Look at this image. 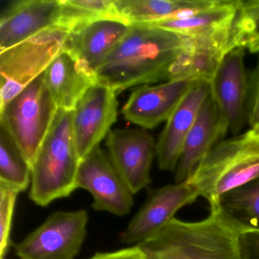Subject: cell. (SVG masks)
<instances>
[{"mask_svg":"<svg viewBox=\"0 0 259 259\" xmlns=\"http://www.w3.org/2000/svg\"><path fill=\"white\" fill-rule=\"evenodd\" d=\"M188 44V37L143 24L128 34L97 72L98 82L116 92L167 80L169 70Z\"/></svg>","mask_w":259,"mask_h":259,"instance_id":"obj_1","label":"cell"},{"mask_svg":"<svg viewBox=\"0 0 259 259\" xmlns=\"http://www.w3.org/2000/svg\"><path fill=\"white\" fill-rule=\"evenodd\" d=\"M238 236L210 213L197 222L174 218L136 246L144 259H239Z\"/></svg>","mask_w":259,"mask_h":259,"instance_id":"obj_2","label":"cell"},{"mask_svg":"<svg viewBox=\"0 0 259 259\" xmlns=\"http://www.w3.org/2000/svg\"><path fill=\"white\" fill-rule=\"evenodd\" d=\"M73 110L58 109L31 165V201L46 207L67 198L77 187L80 158L72 128Z\"/></svg>","mask_w":259,"mask_h":259,"instance_id":"obj_3","label":"cell"},{"mask_svg":"<svg viewBox=\"0 0 259 259\" xmlns=\"http://www.w3.org/2000/svg\"><path fill=\"white\" fill-rule=\"evenodd\" d=\"M258 177L259 134L249 130L220 142L186 182L212 205L226 192Z\"/></svg>","mask_w":259,"mask_h":259,"instance_id":"obj_4","label":"cell"},{"mask_svg":"<svg viewBox=\"0 0 259 259\" xmlns=\"http://www.w3.org/2000/svg\"><path fill=\"white\" fill-rule=\"evenodd\" d=\"M57 110L45 82V72L0 110V122L7 127L31 166Z\"/></svg>","mask_w":259,"mask_h":259,"instance_id":"obj_5","label":"cell"},{"mask_svg":"<svg viewBox=\"0 0 259 259\" xmlns=\"http://www.w3.org/2000/svg\"><path fill=\"white\" fill-rule=\"evenodd\" d=\"M89 213L58 210L16 245L21 259H74L85 240Z\"/></svg>","mask_w":259,"mask_h":259,"instance_id":"obj_6","label":"cell"},{"mask_svg":"<svg viewBox=\"0 0 259 259\" xmlns=\"http://www.w3.org/2000/svg\"><path fill=\"white\" fill-rule=\"evenodd\" d=\"M69 35L67 29L57 25L0 51L1 79L13 81L25 89L66 49Z\"/></svg>","mask_w":259,"mask_h":259,"instance_id":"obj_7","label":"cell"},{"mask_svg":"<svg viewBox=\"0 0 259 259\" xmlns=\"http://www.w3.org/2000/svg\"><path fill=\"white\" fill-rule=\"evenodd\" d=\"M77 187L92 194V207L95 210L124 217L134 205V194L101 146L81 159Z\"/></svg>","mask_w":259,"mask_h":259,"instance_id":"obj_8","label":"cell"},{"mask_svg":"<svg viewBox=\"0 0 259 259\" xmlns=\"http://www.w3.org/2000/svg\"><path fill=\"white\" fill-rule=\"evenodd\" d=\"M116 92L97 82L81 97L73 110L72 128L80 158H84L107 137L118 116Z\"/></svg>","mask_w":259,"mask_h":259,"instance_id":"obj_9","label":"cell"},{"mask_svg":"<svg viewBox=\"0 0 259 259\" xmlns=\"http://www.w3.org/2000/svg\"><path fill=\"white\" fill-rule=\"evenodd\" d=\"M156 145L144 128L111 130L106 138L109 157L134 195L151 183Z\"/></svg>","mask_w":259,"mask_h":259,"instance_id":"obj_10","label":"cell"},{"mask_svg":"<svg viewBox=\"0 0 259 259\" xmlns=\"http://www.w3.org/2000/svg\"><path fill=\"white\" fill-rule=\"evenodd\" d=\"M198 196V190L186 181L152 189L145 204L121 233V242L137 245L147 240L174 219L181 207L192 204Z\"/></svg>","mask_w":259,"mask_h":259,"instance_id":"obj_11","label":"cell"},{"mask_svg":"<svg viewBox=\"0 0 259 259\" xmlns=\"http://www.w3.org/2000/svg\"><path fill=\"white\" fill-rule=\"evenodd\" d=\"M245 49L235 48L226 54L210 81V96L228 122L229 130L238 134L247 120L249 83L244 64Z\"/></svg>","mask_w":259,"mask_h":259,"instance_id":"obj_12","label":"cell"},{"mask_svg":"<svg viewBox=\"0 0 259 259\" xmlns=\"http://www.w3.org/2000/svg\"><path fill=\"white\" fill-rule=\"evenodd\" d=\"M197 82L177 79L158 85L144 84L130 95L122 107V115L131 123L144 130H152L169 119Z\"/></svg>","mask_w":259,"mask_h":259,"instance_id":"obj_13","label":"cell"},{"mask_svg":"<svg viewBox=\"0 0 259 259\" xmlns=\"http://www.w3.org/2000/svg\"><path fill=\"white\" fill-rule=\"evenodd\" d=\"M61 0H16L0 17V51L16 46L38 33L57 26L61 17Z\"/></svg>","mask_w":259,"mask_h":259,"instance_id":"obj_14","label":"cell"},{"mask_svg":"<svg viewBox=\"0 0 259 259\" xmlns=\"http://www.w3.org/2000/svg\"><path fill=\"white\" fill-rule=\"evenodd\" d=\"M232 28L207 35L188 37L187 45L172 64L167 81L188 79L210 82L226 54L233 50Z\"/></svg>","mask_w":259,"mask_h":259,"instance_id":"obj_15","label":"cell"},{"mask_svg":"<svg viewBox=\"0 0 259 259\" xmlns=\"http://www.w3.org/2000/svg\"><path fill=\"white\" fill-rule=\"evenodd\" d=\"M210 94V82L198 81L166 121L156 145L157 163L162 170L174 172L177 169L186 138Z\"/></svg>","mask_w":259,"mask_h":259,"instance_id":"obj_16","label":"cell"},{"mask_svg":"<svg viewBox=\"0 0 259 259\" xmlns=\"http://www.w3.org/2000/svg\"><path fill=\"white\" fill-rule=\"evenodd\" d=\"M229 130L227 119L210 94L186 138L176 169V183L187 181L201 160Z\"/></svg>","mask_w":259,"mask_h":259,"instance_id":"obj_17","label":"cell"},{"mask_svg":"<svg viewBox=\"0 0 259 259\" xmlns=\"http://www.w3.org/2000/svg\"><path fill=\"white\" fill-rule=\"evenodd\" d=\"M130 28L131 25L116 18L95 21L69 32L66 50L97 75Z\"/></svg>","mask_w":259,"mask_h":259,"instance_id":"obj_18","label":"cell"},{"mask_svg":"<svg viewBox=\"0 0 259 259\" xmlns=\"http://www.w3.org/2000/svg\"><path fill=\"white\" fill-rule=\"evenodd\" d=\"M45 82L57 108L73 110L81 97L98 82L97 75L67 50L45 72Z\"/></svg>","mask_w":259,"mask_h":259,"instance_id":"obj_19","label":"cell"},{"mask_svg":"<svg viewBox=\"0 0 259 259\" xmlns=\"http://www.w3.org/2000/svg\"><path fill=\"white\" fill-rule=\"evenodd\" d=\"M210 206V213L236 233L259 231V177L226 192Z\"/></svg>","mask_w":259,"mask_h":259,"instance_id":"obj_20","label":"cell"},{"mask_svg":"<svg viewBox=\"0 0 259 259\" xmlns=\"http://www.w3.org/2000/svg\"><path fill=\"white\" fill-rule=\"evenodd\" d=\"M216 0H114L118 16L130 25L192 16Z\"/></svg>","mask_w":259,"mask_h":259,"instance_id":"obj_21","label":"cell"},{"mask_svg":"<svg viewBox=\"0 0 259 259\" xmlns=\"http://www.w3.org/2000/svg\"><path fill=\"white\" fill-rule=\"evenodd\" d=\"M239 5V0H216L213 5L192 16L143 25L163 28L189 37L207 35L231 28Z\"/></svg>","mask_w":259,"mask_h":259,"instance_id":"obj_22","label":"cell"},{"mask_svg":"<svg viewBox=\"0 0 259 259\" xmlns=\"http://www.w3.org/2000/svg\"><path fill=\"white\" fill-rule=\"evenodd\" d=\"M31 181V164L0 122V184L22 192L28 189Z\"/></svg>","mask_w":259,"mask_h":259,"instance_id":"obj_23","label":"cell"},{"mask_svg":"<svg viewBox=\"0 0 259 259\" xmlns=\"http://www.w3.org/2000/svg\"><path fill=\"white\" fill-rule=\"evenodd\" d=\"M61 5L59 26L69 32L99 19H120L115 9L114 0H61Z\"/></svg>","mask_w":259,"mask_h":259,"instance_id":"obj_24","label":"cell"},{"mask_svg":"<svg viewBox=\"0 0 259 259\" xmlns=\"http://www.w3.org/2000/svg\"><path fill=\"white\" fill-rule=\"evenodd\" d=\"M231 45L233 49L259 52V0H239L232 28Z\"/></svg>","mask_w":259,"mask_h":259,"instance_id":"obj_25","label":"cell"},{"mask_svg":"<svg viewBox=\"0 0 259 259\" xmlns=\"http://www.w3.org/2000/svg\"><path fill=\"white\" fill-rule=\"evenodd\" d=\"M19 191L0 184V259H5L10 246L13 215Z\"/></svg>","mask_w":259,"mask_h":259,"instance_id":"obj_26","label":"cell"},{"mask_svg":"<svg viewBox=\"0 0 259 259\" xmlns=\"http://www.w3.org/2000/svg\"><path fill=\"white\" fill-rule=\"evenodd\" d=\"M247 122L249 124L250 130L259 134V58L249 81Z\"/></svg>","mask_w":259,"mask_h":259,"instance_id":"obj_27","label":"cell"},{"mask_svg":"<svg viewBox=\"0 0 259 259\" xmlns=\"http://www.w3.org/2000/svg\"><path fill=\"white\" fill-rule=\"evenodd\" d=\"M238 250L239 259H259V231L239 233Z\"/></svg>","mask_w":259,"mask_h":259,"instance_id":"obj_28","label":"cell"},{"mask_svg":"<svg viewBox=\"0 0 259 259\" xmlns=\"http://www.w3.org/2000/svg\"><path fill=\"white\" fill-rule=\"evenodd\" d=\"M89 259H144L143 254L136 245L110 252H98Z\"/></svg>","mask_w":259,"mask_h":259,"instance_id":"obj_29","label":"cell"}]
</instances>
